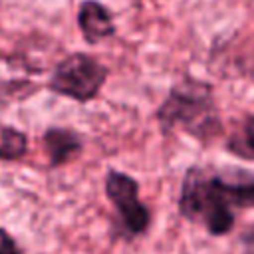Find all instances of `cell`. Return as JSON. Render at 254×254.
I'll use <instances>...</instances> for the list:
<instances>
[{"instance_id": "cell-5", "label": "cell", "mask_w": 254, "mask_h": 254, "mask_svg": "<svg viewBox=\"0 0 254 254\" xmlns=\"http://www.w3.org/2000/svg\"><path fill=\"white\" fill-rule=\"evenodd\" d=\"M77 24L87 42H99L103 38L113 36L115 32V24L109 10L95 0H87L81 4L77 14Z\"/></svg>"}, {"instance_id": "cell-8", "label": "cell", "mask_w": 254, "mask_h": 254, "mask_svg": "<svg viewBox=\"0 0 254 254\" xmlns=\"http://www.w3.org/2000/svg\"><path fill=\"white\" fill-rule=\"evenodd\" d=\"M230 147L238 155H244L248 159H254V115L244 121V127H242L240 135L234 139V143Z\"/></svg>"}, {"instance_id": "cell-9", "label": "cell", "mask_w": 254, "mask_h": 254, "mask_svg": "<svg viewBox=\"0 0 254 254\" xmlns=\"http://www.w3.org/2000/svg\"><path fill=\"white\" fill-rule=\"evenodd\" d=\"M0 254H20V248L16 246L14 238L0 228Z\"/></svg>"}, {"instance_id": "cell-6", "label": "cell", "mask_w": 254, "mask_h": 254, "mask_svg": "<svg viewBox=\"0 0 254 254\" xmlns=\"http://www.w3.org/2000/svg\"><path fill=\"white\" fill-rule=\"evenodd\" d=\"M44 147L48 151L52 165H60V163H65L67 159H71L81 149V143L73 131L54 127L44 135Z\"/></svg>"}, {"instance_id": "cell-4", "label": "cell", "mask_w": 254, "mask_h": 254, "mask_svg": "<svg viewBox=\"0 0 254 254\" xmlns=\"http://www.w3.org/2000/svg\"><path fill=\"white\" fill-rule=\"evenodd\" d=\"M105 192L117 208L123 226L131 234H139L149 226V210L139 200V185L125 173L109 171L105 179Z\"/></svg>"}, {"instance_id": "cell-2", "label": "cell", "mask_w": 254, "mask_h": 254, "mask_svg": "<svg viewBox=\"0 0 254 254\" xmlns=\"http://www.w3.org/2000/svg\"><path fill=\"white\" fill-rule=\"evenodd\" d=\"M163 127L181 125L194 137H206L218 131L220 123L216 117L214 99L210 87L200 81H183L179 83L157 113Z\"/></svg>"}, {"instance_id": "cell-7", "label": "cell", "mask_w": 254, "mask_h": 254, "mask_svg": "<svg viewBox=\"0 0 254 254\" xmlns=\"http://www.w3.org/2000/svg\"><path fill=\"white\" fill-rule=\"evenodd\" d=\"M26 135L12 129L0 127V159H18L26 153Z\"/></svg>"}, {"instance_id": "cell-3", "label": "cell", "mask_w": 254, "mask_h": 254, "mask_svg": "<svg viewBox=\"0 0 254 254\" xmlns=\"http://www.w3.org/2000/svg\"><path fill=\"white\" fill-rule=\"evenodd\" d=\"M107 69L93 56L87 54H71L58 64L54 69L50 87L65 97L87 101L97 95L101 85L105 83Z\"/></svg>"}, {"instance_id": "cell-1", "label": "cell", "mask_w": 254, "mask_h": 254, "mask_svg": "<svg viewBox=\"0 0 254 254\" xmlns=\"http://www.w3.org/2000/svg\"><path fill=\"white\" fill-rule=\"evenodd\" d=\"M179 208L210 234H224L234 224L236 208H254V173L222 175L190 169L181 187Z\"/></svg>"}]
</instances>
